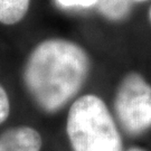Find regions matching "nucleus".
Returning a JSON list of instances; mask_svg holds the SVG:
<instances>
[{
	"mask_svg": "<svg viewBox=\"0 0 151 151\" xmlns=\"http://www.w3.org/2000/svg\"><path fill=\"white\" fill-rule=\"evenodd\" d=\"M149 18H150V20H151V9H150V11H149Z\"/></svg>",
	"mask_w": 151,
	"mask_h": 151,
	"instance_id": "10",
	"label": "nucleus"
},
{
	"mask_svg": "<svg viewBox=\"0 0 151 151\" xmlns=\"http://www.w3.org/2000/svg\"><path fill=\"white\" fill-rule=\"evenodd\" d=\"M132 0H99V8L110 20H120L129 14Z\"/></svg>",
	"mask_w": 151,
	"mask_h": 151,
	"instance_id": "6",
	"label": "nucleus"
},
{
	"mask_svg": "<svg viewBox=\"0 0 151 151\" xmlns=\"http://www.w3.org/2000/svg\"><path fill=\"white\" fill-rule=\"evenodd\" d=\"M63 7H91L99 0H56Z\"/></svg>",
	"mask_w": 151,
	"mask_h": 151,
	"instance_id": "8",
	"label": "nucleus"
},
{
	"mask_svg": "<svg viewBox=\"0 0 151 151\" xmlns=\"http://www.w3.org/2000/svg\"><path fill=\"white\" fill-rule=\"evenodd\" d=\"M90 70L86 52L65 39H48L29 55L24 81L29 94L44 111L54 113L82 88Z\"/></svg>",
	"mask_w": 151,
	"mask_h": 151,
	"instance_id": "1",
	"label": "nucleus"
},
{
	"mask_svg": "<svg viewBox=\"0 0 151 151\" xmlns=\"http://www.w3.org/2000/svg\"><path fill=\"white\" fill-rule=\"evenodd\" d=\"M43 140L30 127H17L0 135V151H40Z\"/></svg>",
	"mask_w": 151,
	"mask_h": 151,
	"instance_id": "4",
	"label": "nucleus"
},
{
	"mask_svg": "<svg viewBox=\"0 0 151 151\" xmlns=\"http://www.w3.org/2000/svg\"><path fill=\"white\" fill-rule=\"evenodd\" d=\"M114 110L129 135L146 133L151 129V85L138 73L125 75L116 90Z\"/></svg>",
	"mask_w": 151,
	"mask_h": 151,
	"instance_id": "3",
	"label": "nucleus"
},
{
	"mask_svg": "<svg viewBox=\"0 0 151 151\" xmlns=\"http://www.w3.org/2000/svg\"><path fill=\"white\" fill-rule=\"evenodd\" d=\"M30 0H0V22L15 25L27 14Z\"/></svg>",
	"mask_w": 151,
	"mask_h": 151,
	"instance_id": "5",
	"label": "nucleus"
},
{
	"mask_svg": "<svg viewBox=\"0 0 151 151\" xmlns=\"http://www.w3.org/2000/svg\"><path fill=\"white\" fill-rule=\"evenodd\" d=\"M10 112V102L5 88L0 85V123L5 122Z\"/></svg>",
	"mask_w": 151,
	"mask_h": 151,
	"instance_id": "7",
	"label": "nucleus"
},
{
	"mask_svg": "<svg viewBox=\"0 0 151 151\" xmlns=\"http://www.w3.org/2000/svg\"><path fill=\"white\" fill-rule=\"evenodd\" d=\"M127 151H147V150L142 149V148H139V147H133V148H130L129 150Z\"/></svg>",
	"mask_w": 151,
	"mask_h": 151,
	"instance_id": "9",
	"label": "nucleus"
},
{
	"mask_svg": "<svg viewBox=\"0 0 151 151\" xmlns=\"http://www.w3.org/2000/svg\"><path fill=\"white\" fill-rule=\"evenodd\" d=\"M66 131L73 151H123L113 116L96 95H83L72 104Z\"/></svg>",
	"mask_w": 151,
	"mask_h": 151,
	"instance_id": "2",
	"label": "nucleus"
},
{
	"mask_svg": "<svg viewBox=\"0 0 151 151\" xmlns=\"http://www.w3.org/2000/svg\"><path fill=\"white\" fill-rule=\"evenodd\" d=\"M138 1H142V0H138Z\"/></svg>",
	"mask_w": 151,
	"mask_h": 151,
	"instance_id": "11",
	"label": "nucleus"
}]
</instances>
